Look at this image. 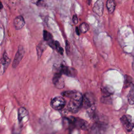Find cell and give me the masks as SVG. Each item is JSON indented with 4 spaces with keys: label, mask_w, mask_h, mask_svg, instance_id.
I'll return each mask as SVG.
<instances>
[{
    "label": "cell",
    "mask_w": 134,
    "mask_h": 134,
    "mask_svg": "<svg viewBox=\"0 0 134 134\" xmlns=\"http://www.w3.org/2000/svg\"><path fill=\"white\" fill-rule=\"evenodd\" d=\"M95 98L93 94L86 93L82 97V107L85 109H88L93 106L95 103Z\"/></svg>",
    "instance_id": "obj_2"
},
{
    "label": "cell",
    "mask_w": 134,
    "mask_h": 134,
    "mask_svg": "<svg viewBox=\"0 0 134 134\" xmlns=\"http://www.w3.org/2000/svg\"><path fill=\"white\" fill-rule=\"evenodd\" d=\"M3 7V4L2 3V2L0 1V9H2Z\"/></svg>",
    "instance_id": "obj_26"
},
{
    "label": "cell",
    "mask_w": 134,
    "mask_h": 134,
    "mask_svg": "<svg viewBox=\"0 0 134 134\" xmlns=\"http://www.w3.org/2000/svg\"><path fill=\"white\" fill-rule=\"evenodd\" d=\"M46 48V44L44 43L43 42L41 41L37 46V54L38 59H40L43 51L45 50Z\"/></svg>",
    "instance_id": "obj_15"
},
{
    "label": "cell",
    "mask_w": 134,
    "mask_h": 134,
    "mask_svg": "<svg viewBox=\"0 0 134 134\" xmlns=\"http://www.w3.org/2000/svg\"><path fill=\"white\" fill-rule=\"evenodd\" d=\"M28 111L27 110L24 108V107H21L18 109V120L19 122H21V120L24 118L25 117L28 116Z\"/></svg>",
    "instance_id": "obj_13"
},
{
    "label": "cell",
    "mask_w": 134,
    "mask_h": 134,
    "mask_svg": "<svg viewBox=\"0 0 134 134\" xmlns=\"http://www.w3.org/2000/svg\"><path fill=\"white\" fill-rule=\"evenodd\" d=\"M106 123L95 122L91 127V132L93 133H101L104 132L106 129Z\"/></svg>",
    "instance_id": "obj_11"
},
{
    "label": "cell",
    "mask_w": 134,
    "mask_h": 134,
    "mask_svg": "<svg viewBox=\"0 0 134 134\" xmlns=\"http://www.w3.org/2000/svg\"><path fill=\"white\" fill-rule=\"evenodd\" d=\"M61 95L70 99L68 105V109L70 111L76 113L82 108L83 95L81 92L75 90H69L63 92Z\"/></svg>",
    "instance_id": "obj_1"
},
{
    "label": "cell",
    "mask_w": 134,
    "mask_h": 134,
    "mask_svg": "<svg viewBox=\"0 0 134 134\" xmlns=\"http://www.w3.org/2000/svg\"><path fill=\"white\" fill-rule=\"evenodd\" d=\"M52 81L54 86L58 88H62L64 86V81L62 77V74L59 72L54 73Z\"/></svg>",
    "instance_id": "obj_7"
},
{
    "label": "cell",
    "mask_w": 134,
    "mask_h": 134,
    "mask_svg": "<svg viewBox=\"0 0 134 134\" xmlns=\"http://www.w3.org/2000/svg\"><path fill=\"white\" fill-rule=\"evenodd\" d=\"M79 28L80 31L81 32L85 33L89 30L90 27H89V25L87 23H83L80 25V27Z\"/></svg>",
    "instance_id": "obj_19"
},
{
    "label": "cell",
    "mask_w": 134,
    "mask_h": 134,
    "mask_svg": "<svg viewBox=\"0 0 134 134\" xmlns=\"http://www.w3.org/2000/svg\"><path fill=\"white\" fill-rule=\"evenodd\" d=\"M128 102L130 105H133L134 103V91H133V85H131V89L129 91V94L128 95Z\"/></svg>",
    "instance_id": "obj_17"
},
{
    "label": "cell",
    "mask_w": 134,
    "mask_h": 134,
    "mask_svg": "<svg viewBox=\"0 0 134 134\" xmlns=\"http://www.w3.org/2000/svg\"><path fill=\"white\" fill-rule=\"evenodd\" d=\"M106 7L109 14H112L116 7V3L115 0H107L106 2Z\"/></svg>",
    "instance_id": "obj_14"
},
{
    "label": "cell",
    "mask_w": 134,
    "mask_h": 134,
    "mask_svg": "<svg viewBox=\"0 0 134 134\" xmlns=\"http://www.w3.org/2000/svg\"><path fill=\"white\" fill-rule=\"evenodd\" d=\"M66 105L65 100L61 96L54 97L50 102L51 106L55 110H60L63 109Z\"/></svg>",
    "instance_id": "obj_4"
},
{
    "label": "cell",
    "mask_w": 134,
    "mask_h": 134,
    "mask_svg": "<svg viewBox=\"0 0 134 134\" xmlns=\"http://www.w3.org/2000/svg\"><path fill=\"white\" fill-rule=\"evenodd\" d=\"M114 93V90L110 86L105 87L102 90L103 97H110Z\"/></svg>",
    "instance_id": "obj_16"
},
{
    "label": "cell",
    "mask_w": 134,
    "mask_h": 134,
    "mask_svg": "<svg viewBox=\"0 0 134 134\" xmlns=\"http://www.w3.org/2000/svg\"><path fill=\"white\" fill-rule=\"evenodd\" d=\"M93 11L98 16L103 15L104 11V3L103 0H97L93 7Z\"/></svg>",
    "instance_id": "obj_10"
},
{
    "label": "cell",
    "mask_w": 134,
    "mask_h": 134,
    "mask_svg": "<svg viewBox=\"0 0 134 134\" xmlns=\"http://www.w3.org/2000/svg\"><path fill=\"white\" fill-rule=\"evenodd\" d=\"M42 1L43 0H31V2L32 4H35L37 6H39L40 4H41Z\"/></svg>",
    "instance_id": "obj_23"
},
{
    "label": "cell",
    "mask_w": 134,
    "mask_h": 134,
    "mask_svg": "<svg viewBox=\"0 0 134 134\" xmlns=\"http://www.w3.org/2000/svg\"><path fill=\"white\" fill-rule=\"evenodd\" d=\"M65 49H66V52L68 55H69L70 53V46L69 42L68 41H66L65 42Z\"/></svg>",
    "instance_id": "obj_22"
},
{
    "label": "cell",
    "mask_w": 134,
    "mask_h": 134,
    "mask_svg": "<svg viewBox=\"0 0 134 134\" xmlns=\"http://www.w3.org/2000/svg\"><path fill=\"white\" fill-rule=\"evenodd\" d=\"M58 72L61 73L62 74H63L70 77H75L77 74V71L75 69L66 66L63 64H62L60 66Z\"/></svg>",
    "instance_id": "obj_6"
},
{
    "label": "cell",
    "mask_w": 134,
    "mask_h": 134,
    "mask_svg": "<svg viewBox=\"0 0 134 134\" xmlns=\"http://www.w3.org/2000/svg\"><path fill=\"white\" fill-rule=\"evenodd\" d=\"M132 78L128 75H125V81H124V87L127 88L128 87H130L131 85H132Z\"/></svg>",
    "instance_id": "obj_18"
},
{
    "label": "cell",
    "mask_w": 134,
    "mask_h": 134,
    "mask_svg": "<svg viewBox=\"0 0 134 134\" xmlns=\"http://www.w3.org/2000/svg\"><path fill=\"white\" fill-rule=\"evenodd\" d=\"M54 49H55L57 51V52H59L60 54L63 55V49L61 47L59 42L58 41H54Z\"/></svg>",
    "instance_id": "obj_21"
},
{
    "label": "cell",
    "mask_w": 134,
    "mask_h": 134,
    "mask_svg": "<svg viewBox=\"0 0 134 134\" xmlns=\"http://www.w3.org/2000/svg\"><path fill=\"white\" fill-rule=\"evenodd\" d=\"M10 62V59L8 57L7 54L5 52L0 60V75H2L5 72Z\"/></svg>",
    "instance_id": "obj_8"
},
{
    "label": "cell",
    "mask_w": 134,
    "mask_h": 134,
    "mask_svg": "<svg viewBox=\"0 0 134 134\" xmlns=\"http://www.w3.org/2000/svg\"><path fill=\"white\" fill-rule=\"evenodd\" d=\"M72 21L74 24H77L78 23V18L76 15H74L72 17Z\"/></svg>",
    "instance_id": "obj_24"
},
{
    "label": "cell",
    "mask_w": 134,
    "mask_h": 134,
    "mask_svg": "<svg viewBox=\"0 0 134 134\" xmlns=\"http://www.w3.org/2000/svg\"><path fill=\"white\" fill-rule=\"evenodd\" d=\"M25 51H24V49L23 48V47L22 46H19L18 49V51L15 55V57L14 58V60L13 63V67L14 68H16L18 65L19 64V63H20V61L21 60L22 58L24 57V54Z\"/></svg>",
    "instance_id": "obj_9"
},
{
    "label": "cell",
    "mask_w": 134,
    "mask_h": 134,
    "mask_svg": "<svg viewBox=\"0 0 134 134\" xmlns=\"http://www.w3.org/2000/svg\"><path fill=\"white\" fill-rule=\"evenodd\" d=\"M25 21L23 16H18L14 20V26L16 30L21 29L25 25Z\"/></svg>",
    "instance_id": "obj_12"
},
{
    "label": "cell",
    "mask_w": 134,
    "mask_h": 134,
    "mask_svg": "<svg viewBox=\"0 0 134 134\" xmlns=\"http://www.w3.org/2000/svg\"><path fill=\"white\" fill-rule=\"evenodd\" d=\"M72 122L74 128L86 130L88 126V123L86 120L79 117L72 116Z\"/></svg>",
    "instance_id": "obj_5"
},
{
    "label": "cell",
    "mask_w": 134,
    "mask_h": 134,
    "mask_svg": "<svg viewBox=\"0 0 134 134\" xmlns=\"http://www.w3.org/2000/svg\"><path fill=\"white\" fill-rule=\"evenodd\" d=\"M75 32H76V34H77V35H80V30H79V27H76L75 28Z\"/></svg>",
    "instance_id": "obj_25"
},
{
    "label": "cell",
    "mask_w": 134,
    "mask_h": 134,
    "mask_svg": "<svg viewBox=\"0 0 134 134\" xmlns=\"http://www.w3.org/2000/svg\"><path fill=\"white\" fill-rule=\"evenodd\" d=\"M43 37L44 40L48 42L53 39L52 35L47 30H43Z\"/></svg>",
    "instance_id": "obj_20"
},
{
    "label": "cell",
    "mask_w": 134,
    "mask_h": 134,
    "mask_svg": "<svg viewBox=\"0 0 134 134\" xmlns=\"http://www.w3.org/2000/svg\"><path fill=\"white\" fill-rule=\"evenodd\" d=\"M120 121L126 131L128 132L132 131L133 128L134 124L133 120L130 115L127 114L123 115L120 118Z\"/></svg>",
    "instance_id": "obj_3"
}]
</instances>
